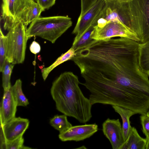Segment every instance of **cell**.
<instances>
[{"label": "cell", "mask_w": 149, "mask_h": 149, "mask_svg": "<svg viewBox=\"0 0 149 149\" xmlns=\"http://www.w3.org/2000/svg\"><path fill=\"white\" fill-rule=\"evenodd\" d=\"M24 139L23 136L10 141H5L0 143V149H30L29 147L25 146L23 145Z\"/></svg>", "instance_id": "44dd1931"}, {"label": "cell", "mask_w": 149, "mask_h": 149, "mask_svg": "<svg viewBox=\"0 0 149 149\" xmlns=\"http://www.w3.org/2000/svg\"><path fill=\"white\" fill-rule=\"evenodd\" d=\"M142 127V131L146 137L149 134V116L146 114H143L140 117Z\"/></svg>", "instance_id": "cb8c5ba5"}, {"label": "cell", "mask_w": 149, "mask_h": 149, "mask_svg": "<svg viewBox=\"0 0 149 149\" xmlns=\"http://www.w3.org/2000/svg\"><path fill=\"white\" fill-rule=\"evenodd\" d=\"M102 131L113 149H121L125 141L119 119L108 118L102 123Z\"/></svg>", "instance_id": "8fae6325"}, {"label": "cell", "mask_w": 149, "mask_h": 149, "mask_svg": "<svg viewBox=\"0 0 149 149\" xmlns=\"http://www.w3.org/2000/svg\"><path fill=\"white\" fill-rule=\"evenodd\" d=\"M146 139L141 137L134 127L131 128L128 137L121 149H146Z\"/></svg>", "instance_id": "4fadbf2b"}, {"label": "cell", "mask_w": 149, "mask_h": 149, "mask_svg": "<svg viewBox=\"0 0 149 149\" xmlns=\"http://www.w3.org/2000/svg\"><path fill=\"white\" fill-rule=\"evenodd\" d=\"M29 124L28 119L15 117L4 125H0V143L12 141L23 136Z\"/></svg>", "instance_id": "ba28073f"}, {"label": "cell", "mask_w": 149, "mask_h": 149, "mask_svg": "<svg viewBox=\"0 0 149 149\" xmlns=\"http://www.w3.org/2000/svg\"><path fill=\"white\" fill-rule=\"evenodd\" d=\"M105 4H107L108 3H111L112 2H114L116 1V0H104Z\"/></svg>", "instance_id": "f1b7e54d"}, {"label": "cell", "mask_w": 149, "mask_h": 149, "mask_svg": "<svg viewBox=\"0 0 149 149\" xmlns=\"http://www.w3.org/2000/svg\"><path fill=\"white\" fill-rule=\"evenodd\" d=\"M37 3L33 0H2L1 19L8 31L21 22L26 26L32 21V12Z\"/></svg>", "instance_id": "5b68a950"}, {"label": "cell", "mask_w": 149, "mask_h": 149, "mask_svg": "<svg viewBox=\"0 0 149 149\" xmlns=\"http://www.w3.org/2000/svg\"><path fill=\"white\" fill-rule=\"evenodd\" d=\"M11 91L17 106H26L29 104L28 100L23 93L22 89V81L19 79L11 86Z\"/></svg>", "instance_id": "ac0fdd59"}, {"label": "cell", "mask_w": 149, "mask_h": 149, "mask_svg": "<svg viewBox=\"0 0 149 149\" xmlns=\"http://www.w3.org/2000/svg\"><path fill=\"white\" fill-rule=\"evenodd\" d=\"M26 26L22 22L17 23L5 36L6 57L14 65L22 63L24 60L26 42Z\"/></svg>", "instance_id": "8992f818"}, {"label": "cell", "mask_w": 149, "mask_h": 149, "mask_svg": "<svg viewBox=\"0 0 149 149\" xmlns=\"http://www.w3.org/2000/svg\"><path fill=\"white\" fill-rule=\"evenodd\" d=\"M76 51L71 48L66 52L58 58L54 62L49 66L42 70V76L44 81L47 78L50 72L56 67L65 62L71 60L76 55Z\"/></svg>", "instance_id": "2e32d148"}, {"label": "cell", "mask_w": 149, "mask_h": 149, "mask_svg": "<svg viewBox=\"0 0 149 149\" xmlns=\"http://www.w3.org/2000/svg\"><path fill=\"white\" fill-rule=\"evenodd\" d=\"M72 24L71 18L67 16L39 17L30 24L26 36L28 39L38 36L54 43Z\"/></svg>", "instance_id": "277c9868"}, {"label": "cell", "mask_w": 149, "mask_h": 149, "mask_svg": "<svg viewBox=\"0 0 149 149\" xmlns=\"http://www.w3.org/2000/svg\"><path fill=\"white\" fill-rule=\"evenodd\" d=\"M146 149H149V134L146 138Z\"/></svg>", "instance_id": "4316f807"}, {"label": "cell", "mask_w": 149, "mask_h": 149, "mask_svg": "<svg viewBox=\"0 0 149 149\" xmlns=\"http://www.w3.org/2000/svg\"><path fill=\"white\" fill-rule=\"evenodd\" d=\"M114 111L120 116L122 120V129L125 141L127 140L132 127L130 121V117L136 114L133 111L116 105H112Z\"/></svg>", "instance_id": "5bb4252c"}, {"label": "cell", "mask_w": 149, "mask_h": 149, "mask_svg": "<svg viewBox=\"0 0 149 149\" xmlns=\"http://www.w3.org/2000/svg\"><path fill=\"white\" fill-rule=\"evenodd\" d=\"M79 84L77 76L72 72H65L53 82L50 92L58 111L85 123L92 117V105L83 94Z\"/></svg>", "instance_id": "7a4b0ae2"}, {"label": "cell", "mask_w": 149, "mask_h": 149, "mask_svg": "<svg viewBox=\"0 0 149 149\" xmlns=\"http://www.w3.org/2000/svg\"><path fill=\"white\" fill-rule=\"evenodd\" d=\"M17 106L11 88L4 91L0 107V125H4L15 117Z\"/></svg>", "instance_id": "7c38bea8"}, {"label": "cell", "mask_w": 149, "mask_h": 149, "mask_svg": "<svg viewBox=\"0 0 149 149\" xmlns=\"http://www.w3.org/2000/svg\"><path fill=\"white\" fill-rule=\"evenodd\" d=\"M139 61L143 71L149 76V38L144 42H139Z\"/></svg>", "instance_id": "9a60e30c"}, {"label": "cell", "mask_w": 149, "mask_h": 149, "mask_svg": "<svg viewBox=\"0 0 149 149\" xmlns=\"http://www.w3.org/2000/svg\"><path fill=\"white\" fill-rule=\"evenodd\" d=\"M127 38L141 42L140 39L134 32L124 24L115 22H110L102 28L95 29L91 38L96 40H102L114 37Z\"/></svg>", "instance_id": "52a82bcc"}, {"label": "cell", "mask_w": 149, "mask_h": 149, "mask_svg": "<svg viewBox=\"0 0 149 149\" xmlns=\"http://www.w3.org/2000/svg\"><path fill=\"white\" fill-rule=\"evenodd\" d=\"M56 0H38L37 3L44 10L47 9L53 6Z\"/></svg>", "instance_id": "d4e9b609"}, {"label": "cell", "mask_w": 149, "mask_h": 149, "mask_svg": "<svg viewBox=\"0 0 149 149\" xmlns=\"http://www.w3.org/2000/svg\"><path fill=\"white\" fill-rule=\"evenodd\" d=\"M98 0H81V16L87 11L97 2Z\"/></svg>", "instance_id": "603a6c76"}, {"label": "cell", "mask_w": 149, "mask_h": 149, "mask_svg": "<svg viewBox=\"0 0 149 149\" xmlns=\"http://www.w3.org/2000/svg\"><path fill=\"white\" fill-rule=\"evenodd\" d=\"M67 116L64 114L56 115L50 119V124L59 132H62L72 126L68 120Z\"/></svg>", "instance_id": "d6986e66"}, {"label": "cell", "mask_w": 149, "mask_h": 149, "mask_svg": "<svg viewBox=\"0 0 149 149\" xmlns=\"http://www.w3.org/2000/svg\"><path fill=\"white\" fill-rule=\"evenodd\" d=\"M29 49L31 53L36 54L40 52L41 48L38 42L34 41L31 44Z\"/></svg>", "instance_id": "484cf974"}, {"label": "cell", "mask_w": 149, "mask_h": 149, "mask_svg": "<svg viewBox=\"0 0 149 149\" xmlns=\"http://www.w3.org/2000/svg\"><path fill=\"white\" fill-rule=\"evenodd\" d=\"M146 114L148 116H149V109L146 113Z\"/></svg>", "instance_id": "f546056e"}, {"label": "cell", "mask_w": 149, "mask_h": 149, "mask_svg": "<svg viewBox=\"0 0 149 149\" xmlns=\"http://www.w3.org/2000/svg\"><path fill=\"white\" fill-rule=\"evenodd\" d=\"M6 36L1 29L0 31V71L2 72L6 60Z\"/></svg>", "instance_id": "7402d4cb"}, {"label": "cell", "mask_w": 149, "mask_h": 149, "mask_svg": "<svg viewBox=\"0 0 149 149\" xmlns=\"http://www.w3.org/2000/svg\"><path fill=\"white\" fill-rule=\"evenodd\" d=\"M139 43L123 37L96 41L84 56L83 78L116 86L136 100L149 103V76L139 64Z\"/></svg>", "instance_id": "6da1fadb"}, {"label": "cell", "mask_w": 149, "mask_h": 149, "mask_svg": "<svg viewBox=\"0 0 149 149\" xmlns=\"http://www.w3.org/2000/svg\"><path fill=\"white\" fill-rule=\"evenodd\" d=\"M34 0L35 1H36V2H37L38 0Z\"/></svg>", "instance_id": "4dcf8cb0"}, {"label": "cell", "mask_w": 149, "mask_h": 149, "mask_svg": "<svg viewBox=\"0 0 149 149\" xmlns=\"http://www.w3.org/2000/svg\"><path fill=\"white\" fill-rule=\"evenodd\" d=\"M95 26L93 24L90 25L76 42L72 43L71 47L75 51L87 46L95 40L91 38L92 33L95 29Z\"/></svg>", "instance_id": "e0dca14e"}, {"label": "cell", "mask_w": 149, "mask_h": 149, "mask_svg": "<svg viewBox=\"0 0 149 149\" xmlns=\"http://www.w3.org/2000/svg\"><path fill=\"white\" fill-rule=\"evenodd\" d=\"M14 65L6 59L2 71V86L4 91L10 89L11 86L10 81V77Z\"/></svg>", "instance_id": "ffe728a7"}, {"label": "cell", "mask_w": 149, "mask_h": 149, "mask_svg": "<svg viewBox=\"0 0 149 149\" xmlns=\"http://www.w3.org/2000/svg\"><path fill=\"white\" fill-rule=\"evenodd\" d=\"M132 0H116V1L120 3H126L132 1Z\"/></svg>", "instance_id": "83f0119b"}, {"label": "cell", "mask_w": 149, "mask_h": 149, "mask_svg": "<svg viewBox=\"0 0 149 149\" xmlns=\"http://www.w3.org/2000/svg\"><path fill=\"white\" fill-rule=\"evenodd\" d=\"M120 21L144 42L149 38V0H132L115 5Z\"/></svg>", "instance_id": "3957f363"}, {"label": "cell", "mask_w": 149, "mask_h": 149, "mask_svg": "<svg viewBox=\"0 0 149 149\" xmlns=\"http://www.w3.org/2000/svg\"><path fill=\"white\" fill-rule=\"evenodd\" d=\"M104 0H98L92 7L81 16H79L72 33L76 34L73 43L79 39L85 31L91 25L95 19L105 5Z\"/></svg>", "instance_id": "30bf717a"}, {"label": "cell", "mask_w": 149, "mask_h": 149, "mask_svg": "<svg viewBox=\"0 0 149 149\" xmlns=\"http://www.w3.org/2000/svg\"><path fill=\"white\" fill-rule=\"evenodd\" d=\"M96 123L72 126L67 130L59 132L58 137L62 141H79L90 138L98 130Z\"/></svg>", "instance_id": "9c48e42d"}]
</instances>
